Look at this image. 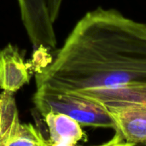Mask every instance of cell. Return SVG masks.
<instances>
[{"label": "cell", "mask_w": 146, "mask_h": 146, "mask_svg": "<svg viewBox=\"0 0 146 146\" xmlns=\"http://www.w3.org/2000/svg\"><path fill=\"white\" fill-rule=\"evenodd\" d=\"M35 80L106 108L146 103V23L115 9L86 13Z\"/></svg>", "instance_id": "1"}, {"label": "cell", "mask_w": 146, "mask_h": 146, "mask_svg": "<svg viewBox=\"0 0 146 146\" xmlns=\"http://www.w3.org/2000/svg\"><path fill=\"white\" fill-rule=\"evenodd\" d=\"M33 102L41 116L50 112L59 113L69 116L81 126L115 129L106 107L79 94L38 87Z\"/></svg>", "instance_id": "2"}, {"label": "cell", "mask_w": 146, "mask_h": 146, "mask_svg": "<svg viewBox=\"0 0 146 146\" xmlns=\"http://www.w3.org/2000/svg\"><path fill=\"white\" fill-rule=\"evenodd\" d=\"M21 22L30 42L48 44L55 40V24L49 13L48 0H17Z\"/></svg>", "instance_id": "3"}, {"label": "cell", "mask_w": 146, "mask_h": 146, "mask_svg": "<svg viewBox=\"0 0 146 146\" xmlns=\"http://www.w3.org/2000/svg\"><path fill=\"white\" fill-rule=\"evenodd\" d=\"M114 121L115 132L133 145L146 143V103L108 107Z\"/></svg>", "instance_id": "4"}, {"label": "cell", "mask_w": 146, "mask_h": 146, "mask_svg": "<svg viewBox=\"0 0 146 146\" xmlns=\"http://www.w3.org/2000/svg\"><path fill=\"white\" fill-rule=\"evenodd\" d=\"M29 80L28 65L17 47L9 44L0 51V89L14 94Z\"/></svg>", "instance_id": "5"}, {"label": "cell", "mask_w": 146, "mask_h": 146, "mask_svg": "<svg viewBox=\"0 0 146 146\" xmlns=\"http://www.w3.org/2000/svg\"><path fill=\"white\" fill-rule=\"evenodd\" d=\"M51 143L76 145L86 137L81 125L69 116L59 113H47L42 116Z\"/></svg>", "instance_id": "6"}, {"label": "cell", "mask_w": 146, "mask_h": 146, "mask_svg": "<svg viewBox=\"0 0 146 146\" xmlns=\"http://www.w3.org/2000/svg\"><path fill=\"white\" fill-rule=\"evenodd\" d=\"M20 122L18 109L12 93H0V146H4L12 129Z\"/></svg>", "instance_id": "7"}, {"label": "cell", "mask_w": 146, "mask_h": 146, "mask_svg": "<svg viewBox=\"0 0 146 146\" xmlns=\"http://www.w3.org/2000/svg\"><path fill=\"white\" fill-rule=\"evenodd\" d=\"M4 146H49V140L33 125L22 124L20 132Z\"/></svg>", "instance_id": "8"}, {"label": "cell", "mask_w": 146, "mask_h": 146, "mask_svg": "<svg viewBox=\"0 0 146 146\" xmlns=\"http://www.w3.org/2000/svg\"><path fill=\"white\" fill-rule=\"evenodd\" d=\"M63 0H48L49 4V12H50V17L51 22L55 24L56 22V19L59 15V12L62 7Z\"/></svg>", "instance_id": "9"}, {"label": "cell", "mask_w": 146, "mask_h": 146, "mask_svg": "<svg viewBox=\"0 0 146 146\" xmlns=\"http://www.w3.org/2000/svg\"><path fill=\"white\" fill-rule=\"evenodd\" d=\"M134 145L133 144H130V143H127L125 142L122 138L120 136L119 133H115V136L109 141H107L106 143L104 144H102V145H99L96 146H133Z\"/></svg>", "instance_id": "10"}, {"label": "cell", "mask_w": 146, "mask_h": 146, "mask_svg": "<svg viewBox=\"0 0 146 146\" xmlns=\"http://www.w3.org/2000/svg\"><path fill=\"white\" fill-rule=\"evenodd\" d=\"M49 146H76L69 144H64V143H51L49 141Z\"/></svg>", "instance_id": "11"}, {"label": "cell", "mask_w": 146, "mask_h": 146, "mask_svg": "<svg viewBox=\"0 0 146 146\" xmlns=\"http://www.w3.org/2000/svg\"><path fill=\"white\" fill-rule=\"evenodd\" d=\"M133 146H146V143H143V144H139V145H134Z\"/></svg>", "instance_id": "12"}]
</instances>
